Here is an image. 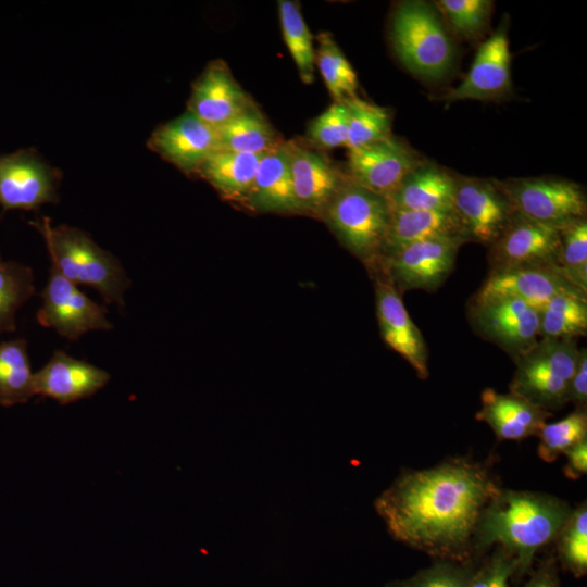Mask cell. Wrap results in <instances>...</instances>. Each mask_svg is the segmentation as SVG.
<instances>
[{
  "instance_id": "1",
  "label": "cell",
  "mask_w": 587,
  "mask_h": 587,
  "mask_svg": "<svg viewBox=\"0 0 587 587\" xmlns=\"http://www.w3.org/2000/svg\"><path fill=\"white\" fill-rule=\"evenodd\" d=\"M500 489L487 465L455 457L402 471L374 508L395 540L435 560L476 563L477 529Z\"/></svg>"
},
{
  "instance_id": "2",
  "label": "cell",
  "mask_w": 587,
  "mask_h": 587,
  "mask_svg": "<svg viewBox=\"0 0 587 587\" xmlns=\"http://www.w3.org/2000/svg\"><path fill=\"white\" fill-rule=\"evenodd\" d=\"M571 513V507L555 496L501 487L480 520L477 559L500 547L515 559L516 575L529 573L536 553L555 540Z\"/></svg>"
},
{
  "instance_id": "3",
  "label": "cell",
  "mask_w": 587,
  "mask_h": 587,
  "mask_svg": "<svg viewBox=\"0 0 587 587\" xmlns=\"http://www.w3.org/2000/svg\"><path fill=\"white\" fill-rule=\"evenodd\" d=\"M426 1L398 2L390 18L392 49L408 72L440 80L453 68L457 48L438 9Z\"/></svg>"
},
{
  "instance_id": "4",
  "label": "cell",
  "mask_w": 587,
  "mask_h": 587,
  "mask_svg": "<svg viewBox=\"0 0 587 587\" xmlns=\"http://www.w3.org/2000/svg\"><path fill=\"white\" fill-rule=\"evenodd\" d=\"M30 224L42 236L55 271L76 286L96 289L105 302L124 304L123 295L129 286L125 271L87 233L67 225L52 226L48 217Z\"/></svg>"
},
{
  "instance_id": "5",
  "label": "cell",
  "mask_w": 587,
  "mask_h": 587,
  "mask_svg": "<svg viewBox=\"0 0 587 587\" xmlns=\"http://www.w3.org/2000/svg\"><path fill=\"white\" fill-rule=\"evenodd\" d=\"M391 213L387 198L363 188L346 175L322 217L354 257L377 266Z\"/></svg>"
},
{
  "instance_id": "6",
  "label": "cell",
  "mask_w": 587,
  "mask_h": 587,
  "mask_svg": "<svg viewBox=\"0 0 587 587\" xmlns=\"http://www.w3.org/2000/svg\"><path fill=\"white\" fill-rule=\"evenodd\" d=\"M576 339L539 338L514 359L516 369L509 385L512 392L551 412L567 403V389L579 349Z\"/></svg>"
},
{
  "instance_id": "7",
  "label": "cell",
  "mask_w": 587,
  "mask_h": 587,
  "mask_svg": "<svg viewBox=\"0 0 587 587\" xmlns=\"http://www.w3.org/2000/svg\"><path fill=\"white\" fill-rule=\"evenodd\" d=\"M494 180L514 211L526 217L553 225L586 217L587 199L577 183L550 176Z\"/></svg>"
},
{
  "instance_id": "8",
  "label": "cell",
  "mask_w": 587,
  "mask_h": 587,
  "mask_svg": "<svg viewBox=\"0 0 587 587\" xmlns=\"http://www.w3.org/2000/svg\"><path fill=\"white\" fill-rule=\"evenodd\" d=\"M465 237H438L410 243L382 259L377 266L397 290L435 291L452 272Z\"/></svg>"
},
{
  "instance_id": "9",
  "label": "cell",
  "mask_w": 587,
  "mask_h": 587,
  "mask_svg": "<svg viewBox=\"0 0 587 587\" xmlns=\"http://www.w3.org/2000/svg\"><path fill=\"white\" fill-rule=\"evenodd\" d=\"M469 320L477 335L516 359L539 340V315L532 305L510 297L475 298Z\"/></svg>"
},
{
  "instance_id": "10",
  "label": "cell",
  "mask_w": 587,
  "mask_h": 587,
  "mask_svg": "<svg viewBox=\"0 0 587 587\" xmlns=\"http://www.w3.org/2000/svg\"><path fill=\"white\" fill-rule=\"evenodd\" d=\"M61 178L34 148L0 154V205L3 211H29L57 203Z\"/></svg>"
},
{
  "instance_id": "11",
  "label": "cell",
  "mask_w": 587,
  "mask_h": 587,
  "mask_svg": "<svg viewBox=\"0 0 587 587\" xmlns=\"http://www.w3.org/2000/svg\"><path fill=\"white\" fill-rule=\"evenodd\" d=\"M561 226L514 212L500 236L489 246V272L525 265L558 266Z\"/></svg>"
},
{
  "instance_id": "12",
  "label": "cell",
  "mask_w": 587,
  "mask_h": 587,
  "mask_svg": "<svg viewBox=\"0 0 587 587\" xmlns=\"http://www.w3.org/2000/svg\"><path fill=\"white\" fill-rule=\"evenodd\" d=\"M41 298L38 323L53 328L62 337L75 340L90 330L112 328L105 308L89 299L53 267Z\"/></svg>"
},
{
  "instance_id": "13",
  "label": "cell",
  "mask_w": 587,
  "mask_h": 587,
  "mask_svg": "<svg viewBox=\"0 0 587 587\" xmlns=\"http://www.w3.org/2000/svg\"><path fill=\"white\" fill-rule=\"evenodd\" d=\"M424 161L407 142L390 135L349 150L347 176L363 188L388 199L404 177Z\"/></svg>"
},
{
  "instance_id": "14",
  "label": "cell",
  "mask_w": 587,
  "mask_h": 587,
  "mask_svg": "<svg viewBox=\"0 0 587 587\" xmlns=\"http://www.w3.org/2000/svg\"><path fill=\"white\" fill-rule=\"evenodd\" d=\"M453 207L472 240L490 246L514 209L494 179L455 175Z\"/></svg>"
},
{
  "instance_id": "15",
  "label": "cell",
  "mask_w": 587,
  "mask_h": 587,
  "mask_svg": "<svg viewBox=\"0 0 587 587\" xmlns=\"http://www.w3.org/2000/svg\"><path fill=\"white\" fill-rule=\"evenodd\" d=\"M512 90L511 53L508 38V21L504 20L478 48L474 61L463 80L450 89L442 99L492 100Z\"/></svg>"
},
{
  "instance_id": "16",
  "label": "cell",
  "mask_w": 587,
  "mask_h": 587,
  "mask_svg": "<svg viewBox=\"0 0 587 587\" xmlns=\"http://www.w3.org/2000/svg\"><path fill=\"white\" fill-rule=\"evenodd\" d=\"M147 146L187 175L220 150L215 127L189 111L157 127Z\"/></svg>"
},
{
  "instance_id": "17",
  "label": "cell",
  "mask_w": 587,
  "mask_h": 587,
  "mask_svg": "<svg viewBox=\"0 0 587 587\" xmlns=\"http://www.w3.org/2000/svg\"><path fill=\"white\" fill-rule=\"evenodd\" d=\"M563 294L587 296L567 282L558 266L525 265L489 272L474 297L515 298L538 310L554 296Z\"/></svg>"
},
{
  "instance_id": "18",
  "label": "cell",
  "mask_w": 587,
  "mask_h": 587,
  "mask_svg": "<svg viewBox=\"0 0 587 587\" xmlns=\"http://www.w3.org/2000/svg\"><path fill=\"white\" fill-rule=\"evenodd\" d=\"M376 315L384 341L399 353L421 379L428 377L427 348L412 322L400 292L386 278L376 282Z\"/></svg>"
},
{
  "instance_id": "19",
  "label": "cell",
  "mask_w": 587,
  "mask_h": 587,
  "mask_svg": "<svg viewBox=\"0 0 587 587\" xmlns=\"http://www.w3.org/2000/svg\"><path fill=\"white\" fill-rule=\"evenodd\" d=\"M253 107L250 98L234 79L227 65L210 62L192 84L187 111L217 127Z\"/></svg>"
},
{
  "instance_id": "20",
  "label": "cell",
  "mask_w": 587,
  "mask_h": 587,
  "mask_svg": "<svg viewBox=\"0 0 587 587\" xmlns=\"http://www.w3.org/2000/svg\"><path fill=\"white\" fill-rule=\"evenodd\" d=\"M110 380V375L86 361L57 351L34 374L35 395L68 404L95 395Z\"/></svg>"
},
{
  "instance_id": "21",
  "label": "cell",
  "mask_w": 587,
  "mask_h": 587,
  "mask_svg": "<svg viewBox=\"0 0 587 587\" xmlns=\"http://www.w3.org/2000/svg\"><path fill=\"white\" fill-rule=\"evenodd\" d=\"M294 192L301 213L323 215L346 178L326 159L296 142H288Z\"/></svg>"
},
{
  "instance_id": "22",
  "label": "cell",
  "mask_w": 587,
  "mask_h": 587,
  "mask_svg": "<svg viewBox=\"0 0 587 587\" xmlns=\"http://www.w3.org/2000/svg\"><path fill=\"white\" fill-rule=\"evenodd\" d=\"M478 421L487 423L498 440H522L537 436L552 413L512 392L485 388L480 395Z\"/></svg>"
},
{
  "instance_id": "23",
  "label": "cell",
  "mask_w": 587,
  "mask_h": 587,
  "mask_svg": "<svg viewBox=\"0 0 587 587\" xmlns=\"http://www.w3.org/2000/svg\"><path fill=\"white\" fill-rule=\"evenodd\" d=\"M245 204L259 212L301 213L294 192L288 142L262 155Z\"/></svg>"
},
{
  "instance_id": "24",
  "label": "cell",
  "mask_w": 587,
  "mask_h": 587,
  "mask_svg": "<svg viewBox=\"0 0 587 587\" xmlns=\"http://www.w3.org/2000/svg\"><path fill=\"white\" fill-rule=\"evenodd\" d=\"M455 174L424 161L412 170L388 198L394 210H454Z\"/></svg>"
},
{
  "instance_id": "25",
  "label": "cell",
  "mask_w": 587,
  "mask_h": 587,
  "mask_svg": "<svg viewBox=\"0 0 587 587\" xmlns=\"http://www.w3.org/2000/svg\"><path fill=\"white\" fill-rule=\"evenodd\" d=\"M457 236L465 237L471 241L465 226L455 210L413 211L392 209L379 261L416 241Z\"/></svg>"
},
{
  "instance_id": "26",
  "label": "cell",
  "mask_w": 587,
  "mask_h": 587,
  "mask_svg": "<svg viewBox=\"0 0 587 587\" xmlns=\"http://www.w3.org/2000/svg\"><path fill=\"white\" fill-rule=\"evenodd\" d=\"M263 154L218 150L200 165L196 174L225 198L245 203Z\"/></svg>"
},
{
  "instance_id": "27",
  "label": "cell",
  "mask_w": 587,
  "mask_h": 587,
  "mask_svg": "<svg viewBox=\"0 0 587 587\" xmlns=\"http://www.w3.org/2000/svg\"><path fill=\"white\" fill-rule=\"evenodd\" d=\"M220 150L263 154L280 141L266 118L254 107L215 127Z\"/></svg>"
},
{
  "instance_id": "28",
  "label": "cell",
  "mask_w": 587,
  "mask_h": 587,
  "mask_svg": "<svg viewBox=\"0 0 587 587\" xmlns=\"http://www.w3.org/2000/svg\"><path fill=\"white\" fill-rule=\"evenodd\" d=\"M33 396L34 373L23 339L0 344V405L12 407L27 402Z\"/></svg>"
},
{
  "instance_id": "29",
  "label": "cell",
  "mask_w": 587,
  "mask_h": 587,
  "mask_svg": "<svg viewBox=\"0 0 587 587\" xmlns=\"http://www.w3.org/2000/svg\"><path fill=\"white\" fill-rule=\"evenodd\" d=\"M539 338H571L587 334V298L558 295L538 310Z\"/></svg>"
},
{
  "instance_id": "30",
  "label": "cell",
  "mask_w": 587,
  "mask_h": 587,
  "mask_svg": "<svg viewBox=\"0 0 587 587\" xmlns=\"http://www.w3.org/2000/svg\"><path fill=\"white\" fill-rule=\"evenodd\" d=\"M317 41L315 61L334 100L344 101L357 97V74L333 36L326 32L322 33Z\"/></svg>"
},
{
  "instance_id": "31",
  "label": "cell",
  "mask_w": 587,
  "mask_h": 587,
  "mask_svg": "<svg viewBox=\"0 0 587 587\" xmlns=\"http://www.w3.org/2000/svg\"><path fill=\"white\" fill-rule=\"evenodd\" d=\"M348 109V150H354L391 135V115L386 108L358 97L344 100Z\"/></svg>"
},
{
  "instance_id": "32",
  "label": "cell",
  "mask_w": 587,
  "mask_h": 587,
  "mask_svg": "<svg viewBox=\"0 0 587 587\" xmlns=\"http://www.w3.org/2000/svg\"><path fill=\"white\" fill-rule=\"evenodd\" d=\"M278 13L284 40L296 63L303 83L311 84L314 78L315 53L312 36L295 1L279 0Z\"/></svg>"
},
{
  "instance_id": "33",
  "label": "cell",
  "mask_w": 587,
  "mask_h": 587,
  "mask_svg": "<svg viewBox=\"0 0 587 587\" xmlns=\"http://www.w3.org/2000/svg\"><path fill=\"white\" fill-rule=\"evenodd\" d=\"M558 561L564 571L582 578L587 574V505L572 510L557 538Z\"/></svg>"
},
{
  "instance_id": "34",
  "label": "cell",
  "mask_w": 587,
  "mask_h": 587,
  "mask_svg": "<svg viewBox=\"0 0 587 587\" xmlns=\"http://www.w3.org/2000/svg\"><path fill=\"white\" fill-rule=\"evenodd\" d=\"M34 291L32 270L0 258V333L15 329L16 311Z\"/></svg>"
},
{
  "instance_id": "35",
  "label": "cell",
  "mask_w": 587,
  "mask_h": 587,
  "mask_svg": "<svg viewBox=\"0 0 587 587\" xmlns=\"http://www.w3.org/2000/svg\"><path fill=\"white\" fill-rule=\"evenodd\" d=\"M537 436L538 457L544 462H554L569 449L587 439L586 409L576 408L560 421L545 423Z\"/></svg>"
},
{
  "instance_id": "36",
  "label": "cell",
  "mask_w": 587,
  "mask_h": 587,
  "mask_svg": "<svg viewBox=\"0 0 587 587\" xmlns=\"http://www.w3.org/2000/svg\"><path fill=\"white\" fill-rule=\"evenodd\" d=\"M439 13L448 21L453 33L473 40L487 28L494 2L489 0H440L436 1Z\"/></svg>"
},
{
  "instance_id": "37",
  "label": "cell",
  "mask_w": 587,
  "mask_h": 587,
  "mask_svg": "<svg viewBox=\"0 0 587 587\" xmlns=\"http://www.w3.org/2000/svg\"><path fill=\"white\" fill-rule=\"evenodd\" d=\"M475 565L435 560L410 577L389 582L385 587H469Z\"/></svg>"
},
{
  "instance_id": "38",
  "label": "cell",
  "mask_w": 587,
  "mask_h": 587,
  "mask_svg": "<svg viewBox=\"0 0 587 587\" xmlns=\"http://www.w3.org/2000/svg\"><path fill=\"white\" fill-rule=\"evenodd\" d=\"M308 136L319 147L332 149L347 145L348 109L345 101H334L308 128Z\"/></svg>"
},
{
  "instance_id": "39",
  "label": "cell",
  "mask_w": 587,
  "mask_h": 587,
  "mask_svg": "<svg viewBox=\"0 0 587 587\" xmlns=\"http://www.w3.org/2000/svg\"><path fill=\"white\" fill-rule=\"evenodd\" d=\"M515 559L500 547L475 565L469 587H509L516 575Z\"/></svg>"
},
{
  "instance_id": "40",
  "label": "cell",
  "mask_w": 587,
  "mask_h": 587,
  "mask_svg": "<svg viewBox=\"0 0 587 587\" xmlns=\"http://www.w3.org/2000/svg\"><path fill=\"white\" fill-rule=\"evenodd\" d=\"M558 266L562 271L587 266V220L579 218L561 226Z\"/></svg>"
},
{
  "instance_id": "41",
  "label": "cell",
  "mask_w": 587,
  "mask_h": 587,
  "mask_svg": "<svg viewBox=\"0 0 587 587\" xmlns=\"http://www.w3.org/2000/svg\"><path fill=\"white\" fill-rule=\"evenodd\" d=\"M567 402L575 403L577 409H586L587 403V350L579 349L574 374L567 389Z\"/></svg>"
},
{
  "instance_id": "42",
  "label": "cell",
  "mask_w": 587,
  "mask_h": 587,
  "mask_svg": "<svg viewBox=\"0 0 587 587\" xmlns=\"http://www.w3.org/2000/svg\"><path fill=\"white\" fill-rule=\"evenodd\" d=\"M528 574V579L521 587H561L558 565L552 558L542 561Z\"/></svg>"
},
{
  "instance_id": "43",
  "label": "cell",
  "mask_w": 587,
  "mask_h": 587,
  "mask_svg": "<svg viewBox=\"0 0 587 587\" xmlns=\"http://www.w3.org/2000/svg\"><path fill=\"white\" fill-rule=\"evenodd\" d=\"M564 455L566 464L563 467L564 475L570 479H578L587 472V439L569 449Z\"/></svg>"
}]
</instances>
